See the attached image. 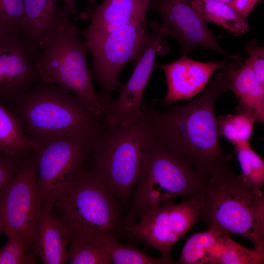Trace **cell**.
<instances>
[{
	"label": "cell",
	"mask_w": 264,
	"mask_h": 264,
	"mask_svg": "<svg viewBox=\"0 0 264 264\" xmlns=\"http://www.w3.org/2000/svg\"><path fill=\"white\" fill-rule=\"evenodd\" d=\"M228 64L226 61L200 62L183 54L173 62L160 66L168 86L167 94L161 102L170 105L197 95L205 88L212 75L218 70L225 69Z\"/></svg>",
	"instance_id": "9a60e30c"
},
{
	"label": "cell",
	"mask_w": 264,
	"mask_h": 264,
	"mask_svg": "<svg viewBox=\"0 0 264 264\" xmlns=\"http://www.w3.org/2000/svg\"><path fill=\"white\" fill-rule=\"evenodd\" d=\"M8 105L25 135L39 146L72 132L94 133L104 122L71 91L42 81L17 95Z\"/></svg>",
	"instance_id": "3957f363"
},
{
	"label": "cell",
	"mask_w": 264,
	"mask_h": 264,
	"mask_svg": "<svg viewBox=\"0 0 264 264\" xmlns=\"http://www.w3.org/2000/svg\"><path fill=\"white\" fill-rule=\"evenodd\" d=\"M224 70L216 74L194 99L163 112L145 104L142 115L151 133L206 174L228 165L232 155L221 149L215 103L228 90Z\"/></svg>",
	"instance_id": "6da1fadb"
},
{
	"label": "cell",
	"mask_w": 264,
	"mask_h": 264,
	"mask_svg": "<svg viewBox=\"0 0 264 264\" xmlns=\"http://www.w3.org/2000/svg\"><path fill=\"white\" fill-rule=\"evenodd\" d=\"M71 264H110V258L103 244L83 242L73 244L68 251Z\"/></svg>",
	"instance_id": "4316f807"
},
{
	"label": "cell",
	"mask_w": 264,
	"mask_h": 264,
	"mask_svg": "<svg viewBox=\"0 0 264 264\" xmlns=\"http://www.w3.org/2000/svg\"><path fill=\"white\" fill-rule=\"evenodd\" d=\"M261 0H231L229 5L242 17L246 19Z\"/></svg>",
	"instance_id": "1f68e13d"
},
{
	"label": "cell",
	"mask_w": 264,
	"mask_h": 264,
	"mask_svg": "<svg viewBox=\"0 0 264 264\" xmlns=\"http://www.w3.org/2000/svg\"><path fill=\"white\" fill-rule=\"evenodd\" d=\"M193 198L208 229L244 237L264 254V196L228 165L202 175Z\"/></svg>",
	"instance_id": "7a4b0ae2"
},
{
	"label": "cell",
	"mask_w": 264,
	"mask_h": 264,
	"mask_svg": "<svg viewBox=\"0 0 264 264\" xmlns=\"http://www.w3.org/2000/svg\"><path fill=\"white\" fill-rule=\"evenodd\" d=\"M96 0H88V11L90 14L95 7Z\"/></svg>",
	"instance_id": "836d02e7"
},
{
	"label": "cell",
	"mask_w": 264,
	"mask_h": 264,
	"mask_svg": "<svg viewBox=\"0 0 264 264\" xmlns=\"http://www.w3.org/2000/svg\"><path fill=\"white\" fill-rule=\"evenodd\" d=\"M165 36L159 27L149 36L148 43L127 82L121 87L118 97L109 104L104 115L105 123L110 126L133 123L141 117L144 93L153 70L155 67V56Z\"/></svg>",
	"instance_id": "4fadbf2b"
},
{
	"label": "cell",
	"mask_w": 264,
	"mask_h": 264,
	"mask_svg": "<svg viewBox=\"0 0 264 264\" xmlns=\"http://www.w3.org/2000/svg\"><path fill=\"white\" fill-rule=\"evenodd\" d=\"M35 151L23 157L0 192V234L16 235L31 246L41 206Z\"/></svg>",
	"instance_id": "30bf717a"
},
{
	"label": "cell",
	"mask_w": 264,
	"mask_h": 264,
	"mask_svg": "<svg viewBox=\"0 0 264 264\" xmlns=\"http://www.w3.org/2000/svg\"><path fill=\"white\" fill-rule=\"evenodd\" d=\"M7 240L0 250V264H36V257L29 252L30 245L18 236L6 235Z\"/></svg>",
	"instance_id": "83f0119b"
},
{
	"label": "cell",
	"mask_w": 264,
	"mask_h": 264,
	"mask_svg": "<svg viewBox=\"0 0 264 264\" xmlns=\"http://www.w3.org/2000/svg\"><path fill=\"white\" fill-rule=\"evenodd\" d=\"M149 130L145 118L97 131L88 168L115 197L126 200L135 187L142 148Z\"/></svg>",
	"instance_id": "52a82bcc"
},
{
	"label": "cell",
	"mask_w": 264,
	"mask_h": 264,
	"mask_svg": "<svg viewBox=\"0 0 264 264\" xmlns=\"http://www.w3.org/2000/svg\"><path fill=\"white\" fill-rule=\"evenodd\" d=\"M97 131L63 134L40 144L35 151L41 209L52 210L55 201L84 166L93 149Z\"/></svg>",
	"instance_id": "ba28073f"
},
{
	"label": "cell",
	"mask_w": 264,
	"mask_h": 264,
	"mask_svg": "<svg viewBox=\"0 0 264 264\" xmlns=\"http://www.w3.org/2000/svg\"><path fill=\"white\" fill-rule=\"evenodd\" d=\"M36 60L22 34L0 35V103L8 105L41 81Z\"/></svg>",
	"instance_id": "5bb4252c"
},
{
	"label": "cell",
	"mask_w": 264,
	"mask_h": 264,
	"mask_svg": "<svg viewBox=\"0 0 264 264\" xmlns=\"http://www.w3.org/2000/svg\"><path fill=\"white\" fill-rule=\"evenodd\" d=\"M191 2L205 22L216 23L234 35L239 36L249 30L246 19L228 4L214 0H194Z\"/></svg>",
	"instance_id": "7402d4cb"
},
{
	"label": "cell",
	"mask_w": 264,
	"mask_h": 264,
	"mask_svg": "<svg viewBox=\"0 0 264 264\" xmlns=\"http://www.w3.org/2000/svg\"><path fill=\"white\" fill-rule=\"evenodd\" d=\"M59 0H23L24 14L21 34L28 43L36 61L39 43L51 24L64 12Z\"/></svg>",
	"instance_id": "d6986e66"
},
{
	"label": "cell",
	"mask_w": 264,
	"mask_h": 264,
	"mask_svg": "<svg viewBox=\"0 0 264 264\" xmlns=\"http://www.w3.org/2000/svg\"><path fill=\"white\" fill-rule=\"evenodd\" d=\"M23 0H0V35L21 34Z\"/></svg>",
	"instance_id": "f1b7e54d"
},
{
	"label": "cell",
	"mask_w": 264,
	"mask_h": 264,
	"mask_svg": "<svg viewBox=\"0 0 264 264\" xmlns=\"http://www.w3.org/2000/svg\"><path fill=\"white\" fill-rule=\"evenodd\" d=\"M194 0H190L191 2L193 1Z\"/></svg>",
	"instance_id": "d590c367"
},
{
	"label": "cell",
	"mask_w": 264,
	"mask_h": 264,
	"mask_svg": "<svg viewBox=\"0 0 264 264\" xmlns=\"http://www.w3.org/2000/svg\"><path fill=\"white\" fill-rule=\"evenodd\" d=\"M146 20H134L88 46L92 58L91 76L100 85L103 100L109 105L112 91L120 86V72L129 62L138 61L148 43Z\"/></svg>",
	"instance_id": "9c48e42d"
},
{
	"label": "cell",
	"mask_w": 264,
	"mask_h": 264,
	"mask_svg": "<svg viewBox=\"0 0 264 264\" xmlns=\"http://www.w3.org/2000/svg\"><path fill=\"white\" fill-rule=\"evenodd\" d=\"M22 158L0 153V192L16 173Z\"/></svg>",
	"instance_id": "4dcf8cb0"
},
{
	"label": "cell",
	"mask_w": 264,
	"mask_h": 264,
	"mask_svg": "<svg viewBox=\"0 0 264 264\" xmlns=\"http://www.w3.org/2000/svg\"><path fill=\"white\" fill-rule=\"evenodd\" d=\"M217 120L219 134L233 145L250 142L256 123L250 114L236 110L234 114L220 115Z\"/></svg>",
	"instance_id": "603a6c76"
},
{
	"label": "cell",
	"mask_w": 264,
	"mask_h": 264,
	"mask_svg": "<svg viewBox=\"0 0 264 264\" xmlns=\"http://www.w3.org/2000/svg\"><path fill=\"white\" fill-rule=\"evenodd\" d=\"M218 234L217 232L208 229L192 235L187 240L176 264H208V254L215 243Z\"/></svg>",
	"instance_id": "cb8c5ba5"
},
{
	"label": "cell",
	"mask_w": 264,
	"mask_h": 264,
	"mask_svg": "<svg viewBox=\"0 0 264 264\" xmlns=\"http://www.w3.org/2000/svg\"><path fill=\"white\" fill-rule=\"evenodd\" d=\"M198 201L188 198L176 203L173 199L155 206L139 218L136 223L124 226L132 236L154 248L167 264H173L171 252L174 245L200 220Z\"/></svg>",
	"instance_id": "8fae6325"
},
{
	"label": "cell",
	"mask_w": 264,
	"mask_h": 264,
	"mask_svg": "<svg viewBox=\"0 0 264 264\" xmlns=\"http://www.w3.org/2000/svg\"><path fill=\"white\" fill-rule=\"evenodd\" d=\"M103 244L114 264H167L161 258H153L133 245L120 243L117 238Z\"/></svg>",
	"instance_id": "484cf974"
},
{
	"label": "cell",
	"mask_w": 264,
	"mask_h": 264,
	"mask_svg": "<svg viewBox=\"0 0 264 264\" xmlns=\"http://www.w3.org/2000/svg\"><path fill=\"white\" fill-rule=\"evenodd\" d=\"M214 0L220 1V2H224L228 4L230 3V2L231 1V0Z\"/></svg>",
	"instance_id": "e575fe53"
},
{
	"label": "cell",
	"mask_w": 264,
	"mask_h": 264,
	"mask_svg": "<svg viewBox=\"0 0 264 264\" xmlns=\"http://www.w3.org/2000/svg\"></svg>",
	"instance_id": "8d00e7d4"
},
{
	"label": "cell",
	"mask_w": 264,
	"mask_h": 264,
	"mask_svg": "<svg viewBox=\"0 0 264 264\" xmlns=\"http://www.w3.org/2000/svg\"><path fill=\"white\" fill-rule=\"evenodd\" d=\"M152 0H104L90 12L91 21L80 34L88 46L123 25L146 18Z\"/></svg>",
	"instance_id": "2e32d148"
},
{
	"label": "cell",
	"mask_w": 264,
	"mask_h": 264,
	"mask_svg": "<svg viewBox=\"0 0 264 264\" xmlns=\"http://www.w3.org/2000/svg\"><path fill=\"white\" fill-rule=\"evenodd\" d=\"M31 245L43 264H63L68 261L66 236L52 210L41 209Z\"/></svg>",
	"instance_id": "ac0fdd59"
},
{
	"label": "cell",
	"mask_w": 264,
	"mask_h": 264,
	"mask_svg": "<svg viewBox=\"0 0 264 264\" xmlns=\"http://www.w3.org/2000/svg\"><path fill=\"white\" fill-rule=\"evenodd\" d=\"M52 212L70 246L117 238L120 215L116 198L85 166L55 201Z\"/></svg>",
	"instance_id": "277c9868"
},
{
	"label": "cell",
	"mask_w": 264,
	"mask_h": 264,
	"mask_svg": "<svg viewBox=\"0 0 264 264\" xmlns=\"http://www.w3.org/2000/svg\"><path fill=\"white\" fill-rule=\"evenodd\" d=\"M39 147L25 135L16 116L0 103V153L23 157Z\"/></svg>",
	"instance_id": "ffe728a7"
},
{
	"label": "cell",
	"mask_w": 264,
	"mask_h": 264,
	"mask_svg": "<svg viewBox=\"0 0 264 264\" xmlns=\"http://www.w3.org/2000/svg\"><path fill=\"white\" fill-rule=\"evenodd\" d=\"M202 174L149 130L142 148L132 208L126 219L129 221L127 225L175 197L193 198Z\"/></svg>",
	"instance_id": "8992f818"
},
{
	"label": "cell",
	"mask_w": 264,
	"mask_h": 264,
	"mask_svg": "<svg viewBox=\"0 0 264 264\" xmlns=\"http://www.w3.org/2000/svg\"><path fill=\"white\" fill-rule=\"evenodd\" d=\"M207 260L208 264H262L264 254L239 244L229 235L218 232Z\"/></svg>",
	"instance_id": "44dd1931"
},
{
	"label": "cell",
	"mask_w": 264,
	"mask_h": 264,
	"mask_svg": "<svg viewBox=\"0 0 264 264\" xmlns=\"http://www.w3.org/2000/svg\"><path fill=\"white\" fill-rule=\"evenodd\" d=\"M68 17L64 12L39 43L42 53L35 66L40 80L71 91L93 114L101 116L108 106L92 84L87 64V44Z\"/></svg>",
	"instance_id": "5b68a950"
},
{
	"label": "cell",
	"mask_w": 264,
	"mask_h": 264,
	"mask_svg": "<svg viewBox=\"0 0 264 264\" xmlns=\"http://www.w3.org/2000/svg\"><path fill=\"white\" fill-rule=\"evenodd\" d=\"M240 165L241 175L253 187L261 190L264 184V162L250 145V142L234 145Z\"/></svg>",
	"instance_id": "d4e9b609"
},
{
	"label": "cell",
	"mask_w": 264,
	"mask_h": 264,
	"mask_svg": "<svg viewBox=\"0 0 264 264\" xmlns=\"http://www.w3.org/2000/svg\"><path fill=\"white\" fill-rule=\"evenodd\" d=\"M248 55L246 59L258 81L264 87V48L258 46L255 39L251 40L245 46Z\"/></svg>",
	"instance_id": "f546056e"
},
{
	"label": "cell",
	"mask_w": 264,
	"mask_h": 264,
	"mask_svg": "<svg viewBox=\"0 0 264 264\" xmlns=\"http://www.w3.org/2000/svg\"><path fill=\"white\" fill-rule=\"evenodd\" d=\"M150 6L160 17V28L165 35L171 36L179 43L183 54L187 55L192 49L202 47L231 59L238 57L220 47L190 0H152Z\"/></svg>",
	"instance_id": "7c38bea8"
},
{
	"label": "cell",
	"mask_w": 264,
	"mask_h": 264,
	"mask_svg": "<svg viewBox=\"0 0 264 264\" xmlns=\"http://www.w3.org/2000/svg\"><path fill=\"white\" fill-rule=\"evenodd\" d=\"M63 0L64 3V6L63 9L68 16L75 15L78 13V9L75 0Z\"/></svg>",
	"instance_id": "d6a6232c"
},
{
	"label": "cell",
	"mask_w": 264,
	"mask_h": 264,
	"mask_svg": "<svg viewBox=\"0 0 264 264\" xmlns=\"http://www.w3.org/2000/svg\"><path fill=\"white\" fill-rule=\"evenodd\" d=\"M228 62L224 70L231 90L238 101L237 110L252 116L256 122L264 123V87L258 81L246 59L239 57Z\"/></svg>",
	"instance_id": "e0dca14e"
}]
</instances>
